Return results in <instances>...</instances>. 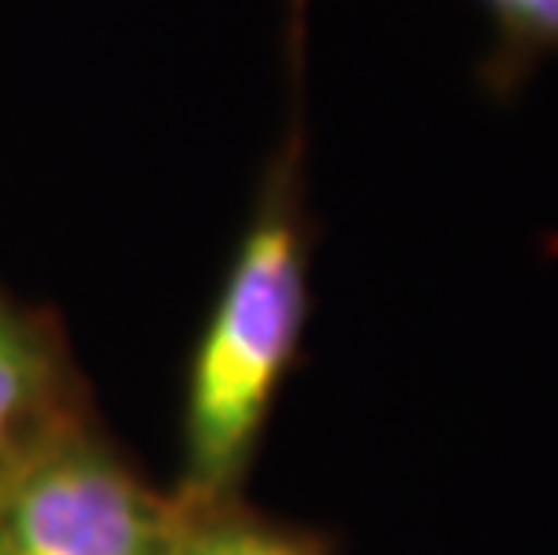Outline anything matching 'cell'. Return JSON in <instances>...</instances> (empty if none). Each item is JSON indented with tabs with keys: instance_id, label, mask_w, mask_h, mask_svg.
<instances>
[{
	"instance_id": "obj_2",
	"label": "cell",
	"mask_w": 558,
	"mask_h": 555,
	"mask_svg": "<svg viewBox=\"0 0 558 555\" xmlns=\"http://www.w3.org/2000/svg\"><path fill=\"white\" fill-rule=\"evenodd\" d=\"M181 516L83 415L4 472V555H166Z\"/></svg>"
},
{
	"instance_id": "obj_5",
	"label": "cell",
	"mask_w": 558,
	"mask_h": 555,
	"mask_svg": "<svg viewBox=\"0 0 558 555\" xmlns=\"http://www.w3.org/2000/svg\"><path fill=\"white\" fill-rule=\"evenodd\" d=\"M494 26V51L486 62V84L508 91L558 51V0H480Z\"/></svg>"
},
{
	"instance_id": "obj_4",
	"label": "cell",
	"mask_w": 558,
	"mask_h": 555,
	"mask_svg": "<svg viewBox=\"0 0 558 555\" xmlns=\"http://www.w3.org/2000/svg\"><path fill=\"white\" fill-rule=\"evenodd\" d=\"M184 509V505H181ZM166 555H331L311 530L270 523L239 502L184 509Z\"/></svg>"
},
{
	"instance_id": "obj_6",
	"label": "cell",
	"mask_w": 558,
	"mask_h": 555,
	"mask_svg": "<svg viewBox=\"0 0 558 555\" xmlns=\"http://www.w3.org/2000/svg\"><path fill=\"white\" fill-rule=\"evenodd\" d=\"M4 472H0V555H4Z\"/></svg>"
},
{
	"instance_id": "obj_3",
	"label": "cell",
	"mask_w": 558,
	"mask_h": 555,
	"mask_svg": "<svg viewBox=\"0 0 558 555\" xmlns=\"http://www.w3.org/2000/svg\"><path fill=\"white\" fill-rule=\"evenodd\" d=\"M76 415L54 325L0 292V472Z\"/></svg>"
},
{
	"instance_id": "obj_1",
	"label": "cell",
	"mask_w": 558,
	"mask_h": 555,
	"mask_svg": "<svg viewBox=\"0 0 558 555\" xmlns=\"http://www.w3.org/2000/svg\"><path fill=\"white\" fill-rule=\"evenodd\" d=\"M289 4V126L202 333L184 400V509L239 502L259 436L311 314V217L303 198V80L311 0Z\"/></svg>"
}]
</instances>
